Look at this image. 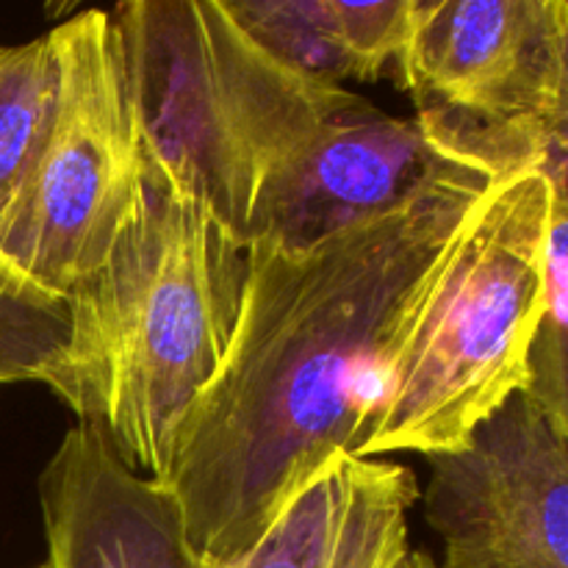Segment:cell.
<instances>
[{
    "label": "cell",
    "mask_w": 568,
    "mask_h": 568,
    "mask_svg": "<svg viewBox=\"0 0 568 568\" xmlns=\"http://www.w3.org/2000/svg\"><path fill=\"white\" fill-rule=\"evenodd\" d=\"M242 31L288 70L342 87L353 78L325 0H225Z\"/></svg>",
    "instance_id": "11"
},
{
    "label": "cell",
    "mask_w": 568,
    "mask_h": 568,
    "mask_svg": "<svg viewBox=\"0 0 568 568\" xmlns=\"http://www.w3.org/2000/svg\"><path fill=\"white\" fill-rule=\"evenodd\" d=\"M70 338V305L0 270V388L42 383Z\"/></svg>",
    "instance_id": "12"
},
{
    "label": "cell",
    "mask_w": 568,
    "mask_h": 568,
    "mask_svg": "<svg viewBox=\"0 0 568 568\" xmlns=\"http://www.w3.org/2000/svg\"><path fill=\"white\" fill-rule=\"evenodd\" d=\"M416 499L405 466L342 453L250 552L203 568H408Z\"/></svg>",
    "instance_id": "9"
},
{
    "label": "cell",
    "mask_w": 568,
    "mask_h": 568,
    "mask_svg": "<svg viewBox=\"0 0 568 568\" xmlns=\"http://www.w3.org/2000/svg\"><path fill=\"white\" fill-rule=\"evenodd\" d=\"M55 98V53L50 33L22 44L0 42V214L14 197Z\"/></svg>",
    "instance_id": "10"
},
{
    "label": "cell",
    "mask_w": 568,
    "mask_h": 568,
    "mask_svg": "<svg viewBox=\"0 0 568 568\" xmlns=\"http://www.w3.org/2000/svg\"><path fill=\"white\" fill-rule=\"evenodd\" d=\"M549 166V164H547ZM552 205L547 231V308L544 320L568 325V178L552 170Z\"/></svg>",
    "instance_id": "15"
},
{
    "label": "cell",
    "mask_w": 568,
    "mask_h": 568,
    "mask_svg": "<svg viewBox=\"0 0 568 568\" xmlns=\"http://www.w3.org/2000/svg\"><path fill=\"white\" fill-rule=\"evenodd\" d=\"M427 466L438 568H568V449L525 392Z\"/></svg>",
    "instance_id": "6"
},
{
    "label": "cell",
    "mask_w": 568,
    "mask_h": 568,
    "mask_svg": "<svg viewBox=\"0 0 568 568\" xmlns=\"http://www.w3.org/2000/svg\"><path fill=\"white\" fill-rule=\"evenodd\" d=\"M408 568H438V564L430 558V552H425V549H410Z\"/></svg>",
    "instance_id": "17"
},
{
    "label": "cell",
    "mask_w": 568,
    "mask_h": 568,
    "mask_svg": "<svg viewBox=\"0 0 568 568\" xmlns=\"http://www.w3.org/2000/svg\"><path fill=\"white\" fill-rule=\"evenodd\" d=\"M442 122L455 133L453 153L405 205L311 247H247L231 347L189 410L161 483L203 566L250 552L347 453L377 364L419 314L488 194L547 159Z\"/></svg>",
    "instance_id": "1"
},
{
    "label": "cell",
    "mask_w": 568,
    "mask_h": 568,
    "mask_svg": "<svg viewBox=\"0 0 568 568\" xmlns=\"http://www.w3.org/2000/svg\"><path fill=\"white\" fill-rule=\"evenodd\" d=\"M55 98L37 153L0 214V270L67 300L105 258L142 175V125L109 11L50 28Z\"/></svg>",
    "instance_id": "5"
},
{
    "label": "cell",
    "mask_w": 568,
    "mask_h": 568,
    "mask_svg": "<svg viewBox=\"0 0 568 568\" xmlns=\"http://www.w3.org/2000/svg\"><path fill=\"white\" fill-rule=\"evenodd\" d=\"M558 14V78H555L552 111H549L544 139L547 164L568 178V0H555Z\"/></svg>",
    "instance_id": "16"
},
{
    "label": "cell",
    "mask_w": 568,
    "mask_h": 568,
    "mask_svg": "<svg viewBox=\"0 0 568 568\" xmlns=\"http://www.w3.org/2000/svg\"><path fill=\"white\" fill-rule=\"evenodd\" d=\"M50 568H203L181 505L98 430H67L39 475Z\"/></svg>",
    "instance_id": "8"
},
{
    "label": "cell",
    "mask_w": 568,
    "mask_h": 568,
    "mask_svg": "<svg viewBox=\"0 0 568 568\" xmlns=\"http://www.w3.org/2000/svg\"><path fill=\"white\" fill-rule=\"evenodd\" d=\"M109 14L148 150L250 247L364 98L272 59L225 0H128Z\"/></svg>",
    "instance_id": "3"
},
{
    "label": "cell",
    "mask_w": 568,
    "mask_h": 568,
    "mask_svg": "<svg viewBox=\"0 0 568 568\" xmlns=\"http://www.w3.org/2000/svg\"><path fill=\"white\" fill-rule=\"evenodd\" d=\"M525 394L568 449V325L541 322L530 349Z\"/></svg>",
    "instance_id": "14"
},
{
    "label": "cell",
    "mask_w": 568,
    "mask_h": 568,
    "mask_svg": "<svg viewBox=\"0 0 568 568\" xmlns=\"http://www.w3.org/2000/svg\"><path fill=\"white\" fill-rule=\"evenodd\" d=\"M397 72L419 111L547 153L555 0H416Z\"/></svg>",
    "instance_id": "7"
},
{
    "label": "cell",
    "mask_w": 568,
    "mask_h": 568,
    "mask_svg": "<svg viewBox=\"0 0 568 568\" xmlns=\"http://www.w3.org/2000/svg\"><path fill=\"white\" fill-rule=\"evenodd\" d=\"M33 568H50L48 564H42V566H33Z\"/></svg>",
    "instance_id": "18"
},
{
    "label": "cell",
    "mask_w": 568,
    "mask_h": 568,
    "mask_svg": "<svg viewBox=\"0 0 568 568\" xmlns=\"http://www.w3.org/2000/svg\"><path fill=\"white\" fill-rule=\"evenodd\" d=\"M414 3L416 0H325L333 33L353 78L377 81L388 64H397L414 22Z\"/></svg>",
    "instance_id": "13"
},
{
    "label": "cell",
    "mask_w": 568,
    "mask_h": 568,
    "mask_svg": "<svg viewBox=\"0 0 568 568\" xmlns=\"http://www.w3.org/2000/svg\"><path fill=\"white\" fill-rule=\"evenodd\" d=\"M549 205L547 159L494 186L419 314L377 364L347 455L453 453L525 392L547 308Z\"/></svg>",
    "instance_id": "4"
},
{
    "label": "cell",
    "mask_w": 568,
    "mask_h": 568,
    "mask_svg": "<svg viewBox=\"0 0 568 568\" xmlns=\"http://www.w3.org/2000/svg\"><path fill=\"white\" fill-rule=\"evenodd\" d=\"M247 247L142 139V175L105 258L67 294L70 338L44 375L122 464L166 480L189 410L231 347Z\"/></svg>",
    "instance_id": "2"
}]
</instances>
